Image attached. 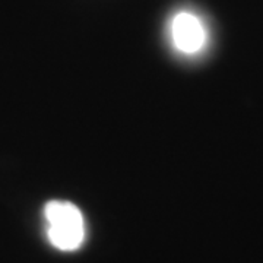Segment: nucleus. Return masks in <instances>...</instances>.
<instances>
[{
	"label": "nucleus",
	"mask_w": 263,
	"mask_h": 263,
	"mask_svg": "<svg viewBox=\"0 0 263 263\" xmlns=\"http://www.w3.org/2000/svg\"><path fill=\"white\" fill-rule=\"evenodd\" d=\"M50 243L62 252L78 250L85 238V222L81 209L72 202L50 200L44 206Z\"/></svg>",
	"instance_id": "1"
},
{
	"label": "nucleus",
	"mask_w": 263,
	"mask_h": 263,
	"mask_svg": "<svg viewBox=\"0 0 263 263\" xmlns=\"http://www.w3.org/2000/svg\"><path fill=\"white\" fill-rule=\"evenodd\" d=\"M205 28L200 19L190 12H180L171 22V38L174 47L181 53L193 54L205 44Z\"/></svg>",
	"instance_id": "2"
}]
</instances>
